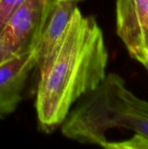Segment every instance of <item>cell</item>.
Listing matches in <instances>:
<instances>
[{
	"label": "cell",
	"instance_id": "8992f818",
	"mask_svg": "<svg viewBox=\"0 0 148 149\" xmlns=\"http://www.w3.org/2000/svg\"><path fill=\"white\" fill-rule=\"evenodd\" d=\"M76 7L74 3L51 1L39 40L34 50L37 68L43 66L60 45Z\"/></svg>",
	"mask_w": 148,
	"mask_h": 149
},
{
	"label": "cell",
	"instance_id": "5b68a950",
	"mask_svg": "<svg viewBox=\"0 0 148 149\" xmlns=\"http://www.w3.org/2000/svg\"><path fill=\"white\" fill-rule=\"evenodd\" d=\"M36 67L34 51L0 63V120L16 111L28 78Z\"/></svg>",
	"mask_w": 148,
	"mask_h": 149
},
{
	"label": "cell",
	"instance_id": "6da1fadb",
	"mask_svg": "<svg viewBox=\"0 0 148 149\" xmlns=\"http://www.w3.org/2000/svg\"><path fill=\"white\" fill-rule=\"evenodd\" d=\"M107 64L100 26L76 7L60 45L38 69L35 108L42 132L61 126L72 107L105 79Z\"/></svg>",
	"mask_w": 148,
	"mask_h": 149
},
{
	"label": "cell",
	"instance_id": "9c48e42d",
	"mask_svg": "<svg viewBox=\"0 0 148 149\" xmlns=\"http://www.w3.org/2000/svg\"><path fill=\"white\" fill-rule=\"evenodd\" d=\"M146 68L148 71V44H147V65H146Z\"/></svg>",
	"mask_w": 148,
	"mask_h": 149
},
{
	"label": "cell",
	"instance_id": "ba28073f",
	"mask_svg": "<svg viewBox=\"0 0 148 149\" xmlns=\"http://www.w3.org/2000/svg\"><path fill=\"white\" fill-rule=\"evenodd\" d=\"M52 2H57V3H77L79 2H81L83 0H51Z\"/></svg>",
	"mask_w": 148,
	"mask_h": 149
},
{
	"label": "cell",
	"instance_id": "277c9868",
	"mask_svg": "<svg viewBox=\"0 0 148 149\" xmlns=\"http://www.w3.org/2000/svg\"><path fill=\"white\" fill-rule=\"evenodd\" d=\"M116 31L129 55L146 67L148 0H116Z\"/></svg>",
	"mask_w": 148,
	"mask_h": 149
},
{
	"label": "cell",
	"instance_id": "3957f363",
	"mask_svg": "<svg viewBox=\"0 0 148 149\" xmlns=\"http://www.w3.org/2000/svg\"><path fill=\"white\" fill-rule=\"evenodd\" d=\"M51 0H24L0 32V63L33 52Z\"/></svg>",
	"mask_w": 148,
	"mask_h": 149
},
{
	"label": "cell",
	"instance_id": "7a4b0ae2",
	"mask_svg": "<svg viewBox=\"0 0 148 149\" xmlns=\"http://www.w3.org/2000/svg\"><path fill=\"white\" fill-rule=\"evenodd\" d=\"M120 129L148 139V101L129 90L117 73L106 74L94 90L79 100L61 124L65 138L105 148L110 133Z\"/></svg>",
	"mask_w": 148,
	"mask_h": 149
},
{
	"label": "cell",
	"instance_id": "52a82bcc",
	"mask_svg": "<svg viewBox=\"0 0 148 149\" xmlns=\"http://www.w3.org/2000/svg\"><path fill=\"white\" fill-rule=\"evenodd\" d=\"M24 0H0V32L7 21Z\"/></svg>",
	"mask_w": 148,
	"mask_h": 149
}]
</instances>
